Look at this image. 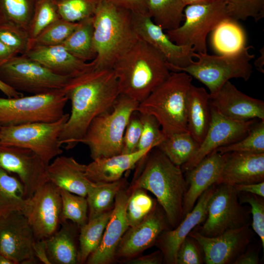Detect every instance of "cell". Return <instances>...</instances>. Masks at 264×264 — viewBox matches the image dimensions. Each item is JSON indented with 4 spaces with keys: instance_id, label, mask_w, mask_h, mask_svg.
<instances>
[{
    "instance_id": "44dd1931",
    "label": "cell",
    "mask_w": 264,
    "mask_h": 264,
    "mask_svg": "<svg viewBox=\"0 0 264 264\" xmlns=\"http://www.w3.org/2000/svg\"><path fill=\"white\" fill-rule=\"evenodd\" d=\"M216 185H212L203 193L196 205L176 227L165 230L159 236L155 244L162 253L164 263L176 264V254L180 244L196 227L206 219L209 201Z\"/></svg>"
},
{
    "instance_id": "816d5d0a",
    "label": "cell",
    "mask_w": 264,
    "mask_h": 264,
    "mask_svg": "<svg viewBox=\"0 0 264 264\" xmlns=\"http://www.w3.org/2000/svg\"><path fill=\"white\" fill-rule=\"evenodd\" d=\"M163 262V254L159 250L150 254L135 257L125 263L131 264H160Z\"/></svg>"
},
{
    "instance_id": "74e56055",
    "label": "cell",
    "mask_w": 264,
    "mask_h": 264,
    "mask_svg": "<svg viewBox=\"0 0 264 264\" xmlns=\"http://www.w3.org/2000/svg\"><path fill=\"white\" fill-rule=\"evenodd\" d=\"M60 189L62 199L60 222L70 220L80 228L88 221V205L86 197Z\"/></svg>"
},
{
    "instance_id": "9c48e42d",
    "label": "cell",
    "mask_w": 264,
    "mask_h": 264,
    "mask_svg": "<svg viewBox=\"0 0 264 264\" xmlns=\"http://www.w3.org/2000/svg\"><path fill=\"white\" fill-rule=\"evenodd\" d=\"M69 115L65 113L60 119L53 122L1 127L0 145L29 149L48 165L63 153L59 137Z\"/></svg>"
},
{
    "instance_id": "bcb514c9",
    "label": "cell",
    "mask_w": 264,
    "mask_h": 264,
    "mask_svg": "<svg viewBox=\"0 0 264 264\" xmlns=\"http://www.w3.org/2000/svg\"><path fill=\"white\" fill-rule=\"evenodd\" d=\"M139 113L142 131L136 151L157 147L166 137L159 123L153 115Z\"/></svg>"
},
{
    "instance_id": "5b68a950",
    "label": "cell",
    "mask_w": 264,
    "mask_h": 264,
    "mask_svg": "<svg viewBox=\"0 0 264 264\" xmlns=\"http://www.w3.org/2000/svg\"><path fill=\"white\" fill-rule=\"evenodd\" d=\"M192 77L187 73L172 72L145 100L136 111L153 115L165 136L188 132L186 102Z\"/></svg>"
},
{
    "instance_id": "b9f144b4",
    "label": "cell",
    "mask_w": 264,
    "mask_h": 264,
    "mask_svg": "<svg viewBox=\"0 0 264 264\" xmlns=\"http://www.w3.org/2000/svg\"><path fill=\"white\" fill-rule=\"evenodd\" d=\"M60 18L54 0H36L28 29L29 40L34 39L44 28Z\"/></svg>"
},
{
    "instance_id": "11a10c76",
    "label": "cell",
    "mask_w": 264,
    "mask_h": 264,
    "mask_svg": "<svg viewBox=\"0 0 264 264\" xmlns=\"http://www.w3.org/2000/svg\"><path fill=\"white\" fill-rule=\"evenodd\" d=\"M33 250L35 256L39 262L44 264H51L48 258L44 240H35Z\"/></svg>"
},
{
    "instance_id": "7402d4cb",
    "label": "cell",
    "mask_w": 264,
    "mask_h": 264,
    "mask_svg": "<svg viewBox=\"0 0 264 264\" xmlns=\"http://www.w3.org/2000/svg\"><path fill=\"white\" fill-rule=\"evenodd\" d=\"M210 96L211 107L230 119L246 121L264 120V102L239 90L229 81Z\"/></svg>"
},
{
    "instance_id": "30bf717a",
    "label": "cell",
    "mask_w": 264,
    "mask_h": 264,
    "mask_svg": "<svg viewBox=\"0 0 264 264\" xmlns=\"http://www.w3.org/2000/svg\"><path fill=\"white\" fill-rule=\"evenodd\" d=\"M71 77L55 74L25 55L0 66V80L17 91L33 95L63 89Z\"/></svg>"
},
{
    "instance_id": "f907efd6",
    "label": "cell",
    "mask_w": 264,
    "mask_h": 264,
    "mask_svg": "<svg viewBox=\"0 0 264 264\" xmlns=\"http://www.w3.org/2000/svg\"><path fill=\"white\" fill-rule=\"evenodd\" d=\"M132 13L148 15L147 0H102Z\"/></svg>"
},
{
    "instance_id": "d6a6232c",
    "label": "cell",
    "mask_w": 264,
    "mask_h": 264,
    "mask_svg": "<svg viewBox=\"0 0 264 264\" xmlns=\"http://www.w3.org/2000/svg\"><path fill=\"white\" fill-rule=\"evenodd\" d=\"M93 17L84 19L78 22L61 44L78 59L85 62L92 61L96 57L93 47Z\"/></svg>"
},
{
    "instance_id": "83f0119b",
    "label": "cell",
    "mask_w": 264,
    "mask_h": 264,
    "mask_svg": "<svg viewBox=\"0 0 264 264\" xmlns=\"http://www.w3.org/2000/svg\"><path fill=\"white\" fill-rule=\"evenodd\" d=\"M186 112L188 131L200 144L211 121L210 96L204 88L191 85L187 96Z\"/></svg>"
},
{
    "instance_id": "2e32d148",
    "label": "cell",
    "mask_w": 264,
    "mask_h": 264,
    "mask_svg": "<svg viewBox=\"0 0 264 264\" xmlns=\"http://www.w3.org/2000/svg\"><path fill=\"white\" fill-rule=\"evenodd\" d=\"M211 121L207 132L194 155L180 166L183 172L195 167L217 148L235 142L245 136L256 119L236 120L221 115L211 107Z\"/></svg>"
},
{
    "instance_id": "3957f363",
    "label": "cell",
    "mask_w": 264,
    "mask_h": 264,
    "mask_svg": "<svg viewBox=\"0 0 264 264\" xmlns=\"http://www.w3.org/2000/svg\"><path fill=\"white\" fill-rule=\"evenodd\" d=\"M119 94L139 103L145 100L170 76L164 56L138 38L114 65Z\"/></svg>"
},
{
    "instance_id": "1f68e13d",
    "label": "cell",
    "mask_w": 264,
    "mask_h": 264,
    "mask_svg": "<svg viewBox=\"0 0 264 264\" xmlns=\"http://www.w3.org/2000/svg\"><path fill=\"white\" fill-rule=\"evenodd\" d=\"M148 15L164 31L178 27L184 18L183 0H147Z\"/></svg>"
},
{
    "instance_id": "94428289",
    "label": "cell",
    "mask_w": 264,
    "mask_h": 264,
    "mask_svg": "<svg viewBox=\"0 0 264 264\" xmlns=\"http://www.w3.org/2000/svg\"><path fill=\"white\" fill-rule=\"evenodd\" d=\"M0 264H15V263L9 258L0 253Z\"/></svg>"
},
{
    "instance_id": "f546056e",
    "label": "cell",
    "mask_w": 264,
    "mask_h": 264,
    "mask_svg": "<svg viewBox=\"0 0 264 264\" xmlns=\"http://www.w3.org/2000/svg\"><path fill=\"white\" fill-rule=\"evenodd\" d=\"M212 32V46L220 54L234 53L246 46L244 30L237 21L231 18L221 22Z\"/></svg>"
},
{
    "instance_id": "ee69618b",
    "label": "cell",
    "mask_w": 264,
    "mask_h": 264,
    "mask_svg": "<svg viewBox=\"0 0 264 264\" xmlns=\"http://www.w3.org/2000/svg\"><path fill=\"white\" fill-rule=\"evenodd\" d=\"M229 16L236 21L252 18L258 22L264 17V0H223Z\"/></svg>"
},
{
    "instance_id": "836d02e7",
    "label": "cell",
    "mask_w": 264,
    "mask_h": 264,
    "mask_svg": "<svg viewBox=\"0 0 264 264\" xmlns=\"http://www.w3.org/2000/svg\"><path fill=\"white\" fill-rule=\"evenodd\" d=\"M112 211V209L110 210L97 217L88 220L80 228L79 263H85L89 255L99 246Z\"/></svg>"
},
{
    "instance_id": "ffe728a7",
    "label": "cell",
    "mask_w": 264,
    "mask_h": 264,
    "mask_svg": "<svg viewBox=\"0 0 264 264\" xmlns=\"http://www.w3.org/2000/svg\"><path fill=\"white\" fill-rule=\"evenodd\" d=\"M126 185L116 195L110 220L97 248L88 257V264H109L115 260L116 250L124 234L129 227L127 206L131 192Z\"/></svg>"
},
{
    "instance_id": "e575fe53",
    "label": "cell",
    "mask_w": 264,
    "mask_h": 264,
    "mask_svg": "<svg viewBox=\"0 0 264 264\" xmlns=\"http://www.w3.org/2000/svg\"><path fill=\"white\" fill-rule=\"evenodd\" d=\"M199 146L189 132L166 136L156 147L174 164L181 166L196 153Z\"/></svg>"
},
{
    "instance_id": "60d3db41",
    "label": "cell",
    "mask_w": 264,
    "mask_h": 264,
    "mask_svg": "<svg viewBox=\"0 0 264 264\" xmlns=\"http://www.w3.org/2000/svg\"><path fill=\"white\" fill-rule=\"evenodd\" d=\"M100 0H54L60 18L76 22L93 17Z\"/></svg>"
},
{
    "instance_id": "6125c7cd",
    "label": "cell",
    "mask_w": 264,
    "mask_h": 264,
    "mask_svg": "<svg viewBox=\"0 0 264 264\" xmlns=\"http://www.w3.org/2000/svg\"><path fill=\"white\" fill-rule=\"evenodd\" d=\"M1 126L0 125V130H1Z\"/></svg>"
},
{
    "instance_id": "c3c4849f",
    "label": "cell",
    "mask_w": 264,
    "mask_h": 264,
    "mask_svg": "<svg viewBox=\"0 0 264 264\" xmlns=\"http://www.w3.org/2000/svg\"><path fill=\"white\" fill-rule=\"evenodd\" d=\"M204 263L202 248L195 238L188 235L177 250L176 264H202Z\"/></svg>"
},
{
    "instance_id": "681fc988",
    "label": "cell",
    "mask_w": 264,
    "mask_h": 264,
    "mask_svg": "<svg viewBox=\"0 0 264 264\" xmlns=\"http://www.w3.org/2000/svg\"><path fill=\"white\" fill-rule=\"evenodd\" d=\"M141 131L142 123L139 113L135 111L132 114L126 128L121 154H130L136 151Z\"/></svg>"
},
{
    "instance_id": "9f6ffc18",
    "label": "cell",
    "mask_w": 264,
    "mask_h": 264,
    "mask_svg": "<svg viewBox=\"0 0 264 264\" xmlns=\"http://www.w3.org/2000/svg\"><path fill=\"white\" fill-rule=\"evenodd\" d=\"M18 54L0 41V66Z\"/></svg>"
},
{
    "instance_id": "9a60e30c",
    "label": "cell",
    "mask_w": 264,
    "mask_h": 264,
    "mask_svg": "<svg viewBox=\"0 0 264 264\" xmlns=\"http://www.w3.org/2000/svg\"><path fill=\"white\" fill-rule=\"evenodd\" d=\"M47 166L29 149L0 145V167L18 176L23 185L25 199L31 197L39 188L49 181Z\"/></svg>"
},
{
    "instance_id": "ac0fdd59",
    "label": "cell",
    "mask_w": 264,
    "mask_h": 264,
    "mask_svg": "<svg viewBox=\"0 0 264 264\" xmlns=\"http://www.w3.org/2000/svg\"><path fill=\"white\" fill-rule=\"evenodd\" d=\"M166 215L157 204L138 223L129 227L122 237L116 250L115 260L123 262L136 257L155 244L160 234L169 229Z\"/></svg>"
},
{
    "instance_id": "cb8c5ba5",
    "label": "cell",
    "mask_w": 264,
    "mask_h": 264,
    "mask_svg": "<svg viewBox=\"0 0 264 264\" xmlns=\"http://www.w3.org/2000/svg\"><path fill=\"white\" fill-rule=\"evenodd\" d=\"M264 181V153H227L216 184L232 186Z\"/></svg>"
},
{
    "instance_id": "f6af8a7d",
    "label": "cell",
    "mask_w": 264,
    "mask_h": 264,
    "mask_svg": "<svg viewBox=\"0 0 264 264\" xmlns=\"http://www.w3.org/2000/svg\"><path fill=\"white\" fill-rule=\"evenodd\" d=\"M27 30L12 22L0 20V41L17 54H25L28 49Z\"/></svg>"
},
{
    "instance_id": "d590c367",
    "label": "cell",
    "mask_w": 264,
    "mask_h": 264,
    "mask_svg": "<svg viewBox=\"0 0 264 264\" xmlns=\"http://www.w3.org/2000/svg\"><path fill=\"white\" fill-rule=\"evenodd\" d=\"M26 202L20 180L0 167V217L14 211H22Z\"/></svg>"
},
{
    "instance_id": "f5cc1de1",
    "label": "cell",
    "mask_w": 264,
    "mask_h": 264,
    "mask_svg": "<svg viewBox=\"0 0 264 264\" xmlns=\"http://www.w3.org/2000/svg\"><path fill=\"white\" fill-rule=\"evenodd\" d=\"M233 186L238 193L245 192L264 198V181L255 183L236 184Z\"/></svg>"
},
{
    "instance_id": "7a4b0ae2",
    "label": "cell",
    "mask_w": 264,
    "mask_h": 264,
    "mask_svg": "<svg viewBox=\"0 0 264 264\" xmlns=\"http://www.w3.org/2000/svg\"><path fill=\"white\" fill-rule=\"evenodd\" d=\"M140 172L128 188L152 193L163 209L171 229L184 218L183 204L187 182L180 166L172 162L156 147L141 159Z\"/></svg>"
},
{
    "instance_id": "91938a15",
    "label": "cell",
    "mask_w": 264,
    "mask_h": 264,
    "mask_svg": "<svg viewBox=\"0 0 264 264\" xmlns=\"http://www.w3.org/2000/svg\"><path fill=\"white\" fill-rule=\"evenodd\" d=\"M261 55L260 57H259L255 62L254 65L257 67V69L258 70L260 71L262 73H264V68H263V66H264V48H262L261 50Z\"/></svg>"
},
{
    "instance_id": "277c9868",
    "label": "cell",
    "mask_w": 264,
    "mask_h": 264,
    "mask_svg": "<svg viewBox=\"0 0 264 264\" xmlns=\"http://www.w3.org/2000/svg\"><path fill=\"white\" fill-rule=\"evenodd\" d=\"M93 18L94 68H112L138 39L132 12L100 0Z\"/></svg>"
},
{
    "instance_id": "680465c9",
    "label": "cell",
    "mask_w": 264,
    "mask_h": 264,
    "mask_svg": "<svg viewBox=\"0 0 264 264\" xmlns=\"http://www.w3.org/2000/svg\"><path fill=\"white\" fill-rule=\"evenodd\" d=\"M217 0H183L186 6L196 4H207L213 3Z\"/></svg>"
},
{
    "instance_id": "484cf974",
    "label": "cell",
    "mask_w": 264,
    "mask_h": 264,
    "mask_svg": "<svg viewBox=\"0 0 264 264\" xmlns=\"http://www.w3.org/2000/svg\"><path fill=\"white\" fill-rule=\"evenodd\" d=\"M86 165L72 156L59 155L47 168L48 181L60 189L86 197L94 182L86 174Z\"/></svg>"
},
{
    "instance_id": "7c38bea8",
    "label": "cell",
    "mask_w": 264,
    "mask_h": 264,
    "mask_svg": "<svg viewBox=\"0 0 264 264\" xmlns=\"http://www.w3.org/2000/svg\"><path fill=\"white\" fill-rule=\"evenodd\" d=\"M249 219L250 212L240 202L234 187L216 184L204 223L194 229L202 235L213 237L250 223Z\"/></svg>"
},
{
    "instance_id": "ab89813d",
    "label": "cell",
    "mask_w": 264,
    "mask_h": 264,
    "mask_svg": "<svg viewBox=\"0 0 264 264\" xmlns=\"http://www.w3.org/2000/svg\"><path fill=\"white\" fill-rule=\"evenodd\" d=\"M78 23L61 18L58 19L44 28L34 39L29 41L28 49L36 46L61 44L75 29Z\"/></svg>"
},
{
    "instance_id": "e0dca14e",
    "label": "cell",
    "mask_w": 264,
    "mask_h": 264,
    "mask_svg": "<svg viewBox=\"0 0 264 264\" xmlns=\"http://www.w3.org/2000/svg\"><path fill=\"white\" fill-rule=\"evenodd\" d=\"M250 223L213 237L201 235L195 229L189 234L201 245L206 264H233L250 244L253 233Z\"/></svg>"
},
{
    "instance_id": "4316f807",
    "label": "cell",
    "mask_w": 264,
    "mask_h": 264,
    "mask_svg": "<svg viewBox=\"0 0 264 264\" xmlns=\"http://www.w3.org/2000/svg\"><path fill=\"white\" fill-rule=\"evenodd\" d=\"M153 148L150 147L130 154H121L94 159L86 165V176L93 182L118 180L125 172L134 167Z\"/></svg>"
},
{
    "instance_id": "8d00e7d4",
    "label": "cell",
    "mask_w": 264,
    "mask_h": 264,
    "mask_svg": "<svg viewBox=\"0 0 264 264\" xmlns=\"http://www.w3.org/2000/svg\"><path fill=\"white\" fill-rule=\"evenodd\" d=\"M36 0H0V20L26 29L30 23Z\"/></svg>"
},
{
    "instance_id": "603a6c76",
    "label": "cell",
    "mask_w": 264,
    "mask_h": 264,
    "mask_svg": "<svg viewBox=\"0 0 264 264\" xmlns=\"http://www.w3.org/2000/svg\"><path fill=\"white\" fill-rule=\"evenodd\" d=\"M227 155L214 151L186 172L188 187L183 200V217L193 209L203 193L217 184Z\"/></svg>"
},
{
    "instance_id": "6f0895ef",
    "label": "cell",
    "mask_w": 264,
    "mask_h": 264,
    "mask_svg": "<svg viewBox=\"0 0 264 264\" xmlns=\"http://www.w3.org/2000/svg\"><path fill=\"white\" fill-rule=\"evenodd\" d=\"M0 91L8 98H15L23 96V94L17 91L10 87L7 86L0 80Z\"/></svg>"
},
{
    "instance_id": "db71d44e",
    "label": "cell",
    "mask_w": 264,
    "mask_h": 264,
    "mask_svg": "<svg viewBox=\"0 0 264 264\" xmlns=\"http://www.w3.org/2000/svg\"><path fill=\"white\" fill-rule=\"evenodd\" d=\"M259 262L260 259L258 252L248 246L236 259L233 264H258Z\"/></svg>"
},
{
    "instance_id": "f1b7e54d",
    "label": "cell",
    "mask_w": 264,
    "mask_h": 264,
    "mask_svg": "<svg viewBox=\"0 0 264 264\" xmlns=\"http://www.w3.org/2000/svg\"><path fill=\"white\" fill-rule=\"evenodd\" d=\"M73 223V222H72ZM61 227L45 239L47 254L51 264H76L78 252L75 224L62 222Z\"/></svg>"
},
{
    "instance_id": "d4e9b609",
    "label": "cell",
    "mask_w": 264,
    "mask_h": 264,
    "mask_svg": "<svg viewBox=\"0 0 264 264\" xmlns=\"http://www.w3.org/2000/svg\"><path fill=\"white\" fill-rule=\"evenodd\" d=\"M57 75L73 77L93 67V61H82L68 52L62 44L36 46L25 54Z\"/></svg>"
},
{
    "instance_id": "f35d334b",
    "label": "cell",
    "mask_w": 264,
    "mask_h": 264,
    "mask_svg": "<svg viewBox=\"0 0 264 264\" xmlns=\"http://www.w3.org/2000/svg\"><path fill=\"white\" fill-rule=\"evenodd\" d=\"M221 154L236 152L246 153H264V120L256 122L241 139L220 147L215 150Z\"/></svg>"
},
{
    "instance_id": "4dcf8cb0",
    "label": "cell",
    "mask_w": 264,
    "mask_h": 264,
    "mask_svg": "<svg viewBox=\"0 0 264 264\" xmlns=\"http://www.w3.org/2000/svg\"><path fill=\"white\" fill-rule=\"evenodd\" d=\"M126 185V179L122 177L111 182H94L86 197L88 205V220L112 209L116 194Z\"/></svg>"
},
{
    "instance_id": "8992f818",
    "label": "cell",
    "mask_w": 264,
    "mask_h": 264,
    "mask_svg": "<svg viewBox=\"0 0 264 264\" xmlns=\"http://www.w3.org/2000/svg\"><path fill=\"white\" fill-rule=\"evenodd\" d=\"M139 103L119 95L112 109L94 118L80 143L88 146L92 160L121 154L123 138Z\"/></svg>"
},
{
    "instance_id": "52a82bcc",
    "label": "cell",
    "mask_w": 264,
    "mask_h": 264,
    "mask_svg": "<svg viewBox=\"0 0 264 264\" xmlns=\"http://www.w3.org/2000/svg\"><path fill=\"white\" fill-rule=\"evenodd\" d=\"M246 46L238 52L220 55L197 53V61L184 67H168L172 72H184L194 77L209 89L210 96L215 95L229 80L240 78L247 81L252 73L250 61L255 57Z\"/></svg>"
},
{
    "instance_id": "8fae6325",
    "label": "cell",
    "mask_w": 264,
    "mask_h": 264,
    "mask_svg": "<svg viewBox=\"0 0 264 264\" xmlns=\"http://www.w3.org/2000/svg\"><path fill=\"white\" fill-rule=\"evenodd\" d=\"M184 14L183 23L165 32L176 44L191 47L197 53H207L208 34L223 20L230 18L223 0L187 5Z\"/></svg>"
},
{
    "instance_id": "4fadbf2b",
    "label": "cell",
    "mask_w": 264,
    "mask_h": 264,
    "mask_svg": "<svg viewBox=\"0 0 264 264\" xmlns=\"http://www.w3.org/2000/svg\"><path fill=\"white\" fill-rule=\"evenodd\" d=\"M61 211L60 189L50 181L26 199L22 212L33 230L35 240H45L58 230Z\"/></svg>"
},
{
    "instance_id": "5bb4252c",
    "label": "cell",
    "mask_w": 264,
    "mask_h": 264,
    "mask_svg": "<svg viewBox=\"0 0 264 264\" xmlns=\"http://www.w3.org/2000/svg\"><path fill=\"white\" fill-rule=\"evenodd\" d=\"M35 241L33 230L22 211L0 217V253L15 264L38 263L33 250Z\"/></svg>"
},
{
    "instance_id": "6da1fadb",
    "label": "cell",
    "mask_w": 264,
    "mask_h": 264,
    "mask_svg": "<svg viewBox=\"0 0 264 264\" xmlns=\"http://www.w3.org/2000/svg\"><path fill=\"white\" fill-rule=\"evenodd\" d=\"M63 89L71 112L59 141L70 150L80 143L94 118L112 109L120 94L113 69L94 67L70 78Z\"/></svg>"
},
{
    "instance_id": "7dc6e473",
    "label": "cell",
    "mask_w": 264,
    "mask_h": 264,
    "mask_svg": "<svg viewBox=\"0 0 264 264\" xmlns=\"http://www.w3.org/2000/svg\"><path fill=\"white\" fill-rule=\"evenodd\" d=\"M240 202L250 205L252 221L251 226L253 231L260 237L262 247L264 248V198L257 195L239 192Z\"/></svg>"
},
{
    "instance_id": "ba28073f",
    "label": "cell",
    "mask_w": 264,
    "mask_h": 264,
    "mask_svg": "<svg viewBox=\"0 0 264 264\" xmlns=\"http://www.w3.org/2000/svg\"><path fill=\"white\" fill-rule=\"evenodd\" d=\"M67 101L63 89L27 96L0 98V125L57 121L65 114L64 108Z\"/></svg>"
},
{
    "instance_id": "7bdbcfd3",
    "label": "cell",
    "mask_w": 264,
    "mask_h": 264,
    "mask_svg": "<svg viewBox=\"0 0 264 264\" xmlns=\"http://www.w3.org/2000/svg\"><path fill=\"white\" fill-rule=\"evenodd\" d=\"M156 202L143 189L131 192L127 206V217L129 227L140 222L154 207Z\"/></svg>"
},
{
    "instance_id": "d6986e66",
    "label": "cell",
    "mask_w": 264,
    "mask_h": 264,
    "mask_svg": "<svg viewBox=\"0 0 264 264\" xmlns=\"http://www.w3.org/2000/svg\"><path fill=\"white\" fill-rule=\"evenodd\" d=\"M132 21L138 37L158 50L165 57L168 67H186L196 58L197 53L192 47L173 42L149 15L132 13Z\"/></svg>"
}]
</instances>
